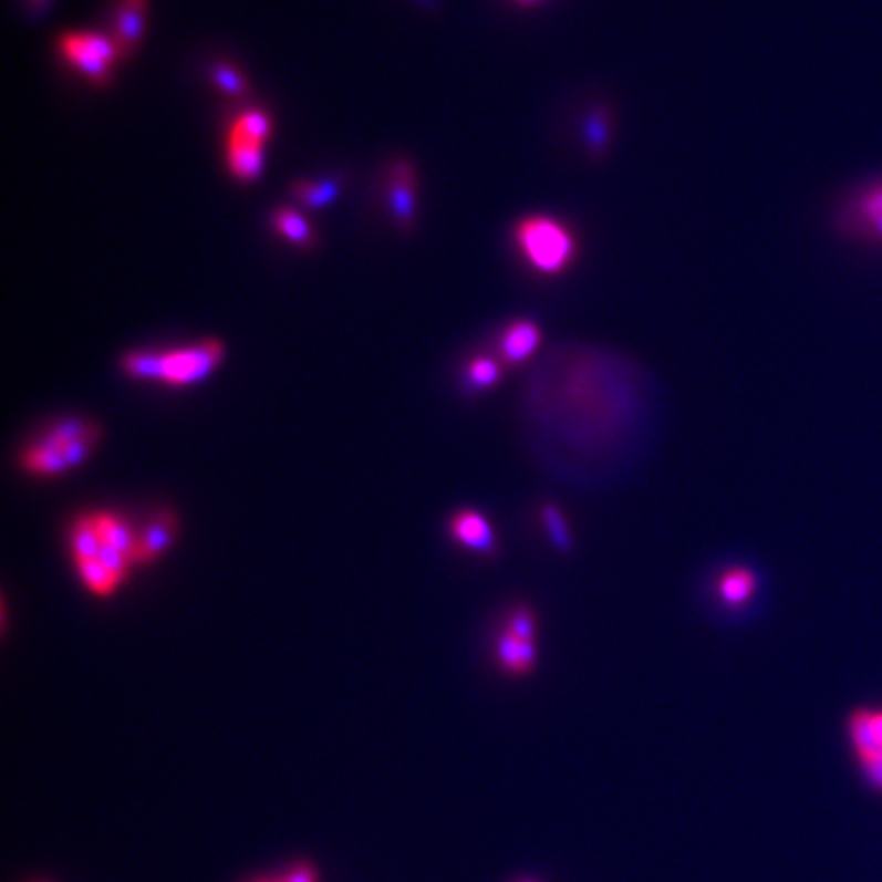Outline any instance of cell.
Returning a JSON list of instances; mask_svg holds the SVG:
<instances>
[{"label": "cell", "instance_id": "obj_27", "mask_svg": "<svg viewBox=\"0 0 882 882\" xmlns=\"http://www.w3.org/2000/svg\"><path fill=\"white\" fill-rule=\"evenodd\" d=\"M509 2H511L513 7H517V9H526V11H529V9H538V7H541V4L548 2V0H509Z\"/></svg>", "mask_w": 882, "mask_h": 882}, {"label": "cell", "instance_id": "obj_18", "mask_svg": "<svg viewBox=\"0 0 882 882\" xmlns=\"http://www.w3.org/2000/svg\"><path fill=\"white\" fill-rule=\"evenodd\" d=\"M101 546H103V541L94 526L93 513L79 517L70 529V553H72L74 564L98 558Z\"/></svg>", "mask_w": 882, "mask_h": 882}, {"label": "cell", "instance_id": "obj_22", "mask_svg": "<svg viewBox=\"0 0 882 882\" xmlns=\"http://www.w3.org/2000/svg\"><path fill=\"white\" fill-rule=\"evenodd\" d=\"M340 188H342V183L335 180V178H328V180H321V183L299 180V183L292 185V193L307 207L321 209V207H325L328 203H331L333 198L340 195Z\"/></svg>", "mask_w": 882, "mask_h": 882}, {"label": "cell", "instance_id": "obj_20", "mask_svg": "<svg viewBox=\"0 0 882 882\" xmlns=\"http://www.w3.org/2000/svg\"><path fill=\"white\" fill-rule=\"evenodd\" d=\"M74 567L79 570L82 584H84L94 596L106 599V596H111V594L115 593L121 587L120 580L115 579V577L103 567V562H101L98 558H94V560H84V562H76Z\"/></svg>", "mask_w": 882, "mask_h": 882}, {"label": "cell", "instance_id": "obj_5", "mask_svg": "<svg viewBox=\"0 0 882 882\" xmlns=\"http://www.w3.org/2000/svg\"><path fill=\"white\" fill-rule=\"evenodd\" d=\"M60 53L94 84H106L113 66L123 60L113 38L98 33H66L60 38Z\"/></svg>", "mask_w": 882, "mask_h": 882}, {"label": "cell", "instance_id": "obj_24", "mask_svg": "<svg viewBox=\"0 0 882 882\" xmlns=\"http://www.w3.org/2000/svg\"><path fill=\"white\" fill-rule=\"evenodd\" d=\"M212 80L229 96H236V98L248 96V82L231 64H215Z\"/></svg>", "mask_w": 882, "mask_h": 882}, {"label": "cell", "instance_id": "obj_11", "mask_svg": "<svg viewBox=\"0 0 882 882\" xmlns=\"http://www.w3.org/2000/svg\"><path fill=\"white\" fill-rule=\"evenodd\" d=\"M495 662L509 678H526L538 668V642L501 630L495 640Z\"/></svg>", "mask_w": 882, "mask_h": 882}, {"label": "cell", "instance_id": "obj_21", "mask_svg": "<svg viewBox=\"0 0 882 882\" xmlns=\"http://www.w3.org/2000/svg\"><path fill=\"white\" fill-rule=\"evenodd\" d=\"M541 521H543L546 533L552 541L553 548L562 553L572 552L574 538H572V531L568 527L567 517L562 513V509L558 505H553V502H546L541 507Z\"/></svg>", "mask_w": 882, "mask_h": 882}, {"label": "cell", "instance_id": "obj_2", "mask_svg": "<svg viewBox=\"0 0 882 882\" xmlns=\"http://www.w3.org/2000/svg\"><path fill=\"white\" fill-rule=\"evenodd\" d=\"M224 343L217 340L185 345L170 352H132L123 357L125 374L139 381H158L172 388H185L209 378L224 362Z\"/></svg>", "mask_w": 882, "mask_h": 882}, {"label": "cell", "instance_id": "obj_28", "mask_svg": "<svg viewBox=\"0 0 882 882\" xmlns=\"http://www.w3.org/2000/svg\"><path fill=\"white\" fill-rule=\"evenodd\" d=\"M29 2H31L35 9H40V7H45V4H48V0H29Z\"/></svg>", "mask_w": 882, "mask_h": 882}, {"label": "cell", "instance_id": "obj_12", "mask_svg": "<svg viewBox=\"0 0 882 882\" xmlns=\"http://www.w3.org/2000/svg\"><path fill=\"white\" fill-rule=\"evenodd\" d=\"M145 7V0H120L111 38L117 43L123 60L137 50L144 38Z\"/></svg>", "mask_w": 882, "mask_h": 882}, {"label": "cell", "instance_id": "obj_16", "mask_svg": "<svg viewBox=\"0 0 882 882\" xmlns=\"http://www.w3.org/2000/svg\"><path fill=\"white\" fill-rule=\"evenodd\" d=\"M94 526L101 536V541L105 546H111L120 552L127 553L132 558L137 546V533L133 531V527L117 513H93Z\"/></svg>", "mask_w": 882, "mask_h": 882}, {"label": "cell", "instance_id": "obj_6", "mask_svg": "<svg viewBox=\"0 0 882 882\" xmlns=\"http://www.w3.org/2000/svg\"><path fill=\"white\" fill-rule=\"evenodd\" d=\"M848 736L864 782L882 795V709L860 707L850 713Z\"/></svg>", "mask_w": 882, "mask_h": 882}, {"label": "cell", "instance_id": "obj_26", "mask_svg": "<svg viewBox=\"0 0 882 882\" xmlns=\"http://www.w3.org/2000/svg\"><path fill=\"white\" fill-rule=\"evenodd\" d=\"M284 882H315V879H313V872H311V869L301 867V869L292 870Z\"/></svg>", "mask_w": 882, "mask_h": 882}, {"label": "cell", "instance_id": "obj_15", "mask_svg": "<svg viewBox=\"0 0 882 882\" xmlns=\"http://www.w3.org/2000/svg\"><path fill=\"white\" fill-rule=\"evenodd\" d=\"M876 217H882V183L867 186L845 205L842 211V227L845 231L854 234L860 225L869 224Z\"/></svg>", "mask_w": 882, "mask_h": 882}, {"label": "cell", "instance_id": "obj_9", "mask_svg": "<svg viewBox=\"0 0 882 882\" xmlns=\"http://www.w3.org/2000/svg\"><path fill=\"white\" fill-rule=\"evenodd\" d=\"M388 205L403 231L415 227L417 217V172L408 159H396L388 176Z\"/></svg>", "mask_w": 882, "mask_h": 882}, {"label": "cell", "instance_id": "obj_14", "mask_svg": "<svg viewBox=\"0 0 882 882\" xmlns=\"http://www.w3.org/2000/svg\"><path fill=\"white\" fill-rule=\"evenodd\" d=\"M611 121H613V113L605 105L593 106L582 120L580 135H582L584 147L589 149L593 159L605 158L606 149L611 144V132H613Z\"/></svg>", "mask_w": 882, "mask_h": 882}, {"label": "cell", "instance_id": "obj_19", "mask_svg": "<svg viewBox=\"0 0 882 882\" xmlns=\"http://www.w3.org/2000/svg\"><path fill=\"white\" fill-rule=\"evenodd\" d=\"M274 227L282 238L289 239L292 243H297L299 248H313L315 246V236L311 225L307 224L303 215L290 207H280L274 211Z\"/></svg>", "mask_w": 882, "mask_h": 882}, {"label": "cell", "instance_id": "obj_1", "mask_svg": "<svg viewBox=\"0 0 882 882\" xmlns=\"http://www.w3.org/2000/svg\"><path fill=\"white\" fill-rule=\"evenodd\" d=\"M101 442V427L94 423L68 417L21 452V468L33 476H62L76 470L93 456Z\"/></svg>", "mask_w": 882, "mask_h": 882}, {"label": "cell", "instance_id": "obj_13", "mask_svg": "<svg viewBox=\"0 0 882 882\" xmlns=\"http://www.w3.org/2000/svg\"><path fill=\"white\" fill-rule=\"evenodd\" d=\"M758 591V577L748 567H729L717 577L715 593L722 605L729 609L746 606Z\"/></svg>", "mask_w": 882, "mask_h": 882}, {"label": "cell", "instance_id": "obj_4", "mask_svg": "<svg viewBox=\"0 0 882 882\" xmlns=\"http://www.w3.org/2000/svg\"><path fill=\"white\" fill-rule=\"evenodd\" d=\"M270 132L272 120L260 108L246 111L231 123L227 135V162L231 174L241 183H251L262 174L263 144Z\"/></svg>", "mask_w": 882, "mask_h": 882}, {"label": "cell", "instance_id": "obj_10", "mask_svg": "<svg viewBox=\"0 0 882 882\" xmlns=\"http://www.w3.org/2000/svg\"><path fill=\"white\" fill-rule=\"evenodd\" d=\"M178 517L164 509L149 519L142 533H137V546L133 552V568L147 567L168 552L178 536Z\"/></svg>", "mask_w": 882, "mask_h": 882}, {"label": "cell", "instance_id": "obj_25", "mask_svg": "<svg viewBox=\"0 0 882 882\" xmlns=\"http://www.w3.org/2000/svg\"><path fill=\"white\" fill-rule=\"evenodd\" d=\"M858 234H862V236H867L870 239H876V241H881L882 243V217H876V219H872L869 224L860 225L857 229ZM854 231V234H857Z\"/></svg>", "mask_w": 882, "mask_h": 882}, {"label": "cell", "instance_id": "obj_8", "mask_svg": "<svg viewBox=\"0 0 882 882\" xmlns=\"http://www.w3.org/2000/svg\"><path fill=\"white\" fill-rule=\"evenodd\" d=\"M543 333L531 319H513L497 335V357L505 369H519L538 354Z\"/></svg>", "mask_w": 882, "mask_h": 882}, {"label": "cell", "instance_id": "obj_3", "mask_svg": "<svg viewBox=\"0 0 882 882\" xmlns=\"http://www.w3.org/2000/svg\"><path fill=\"white\" fill-rule=\"evenodd\" d=\"M511 241L519 258L538 277L564 274L579 256L574 231L552 215H527L515 224Z\"/></svg>", "mask_w": 882, "mask_h": 882}, {"label": "cell", "instance_id": "obj_17", "mask_svg": "<svg viewBox=\"0 0 882 882\" xmlns=\"http://www.w3.org/2000/svg\"><path fill=\"white\" fill-rule=\"evenodd\" d=\"M502 369L505 364L499 357L492 354H478L470 357L468 364L464 366V382L475 393H487L502 381Z\"/></svg>", "mask_w": 882, "mask_h": 882}, {"label": "cell", "instance_id": "obj_7", "mask_svg": "<svg viewBox=\"0 0 882 882\" xmlns=\"http://www.w3.org/2000/svg\"><path fill=\"white\" fill-rule=\"evenodd\" d=\"M448 533L452 540L468 552L482 558H495L499 553V536L487 515L476 509H458L449 517Z\"/></svg>", "mask_w": 882, "mask_h": 882}, {"label": "cell", "instance_id": "obj_23", "mask_svg": "<svg viewBox=\"0 0 882 882\" xmlns=\"http://www.w3.org/2000/svg\"><path fill=\"white\" fill-rule=\"evenodd\" d=\"M502 630L511 633L515 637L529 640V642H538L540 623H538V613H536V609L531 605H527V603H519V605L511 606V611L507 613V620H505Z\"/></svg>", "mask_w": 882, "mask_h": 882}]
</instances>
